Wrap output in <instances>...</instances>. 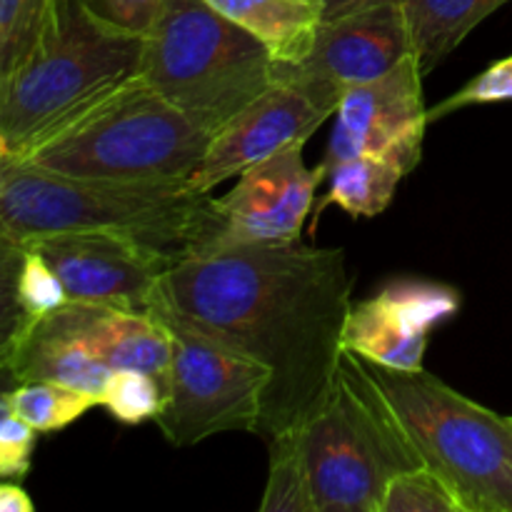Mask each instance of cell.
Instances as JSON below:
<instances>
[{
  "label": "cell",
  "instance_id": "cell-3",
  "mask_svg": "<svg viewBox=\"0 0 512 512\" xmlns=\"http://www.w3.org/2000/svg\"><path fill=\"white\" fill-rule=\"evenodd\" d=\"M145 38L88 8L58 0L43 40L0 95V135L8 158H23L140 78Z\"/></svg>",
  "mask_w": 512,
  "mask_h": 512
},
{
  "label": "cell",
  "instance_id": "cell-13",
  "mask_svg": "<svg viewBox=\"0 0 512 512\" xmlns=\"http://www.w3.org/2000/svg\"><path fill=\"white\" fill-rule=\"evenodd\" d=\"M328 118L330 113L308 95L273 83L210 138L203 163L190 175V188L210 193L215 185L238 178L288 145L305 143Z\"/></svg>",
  "mask_w": 512,
  "mask_h": 512
},
{
  "label": "cell",
  "instance_id": "cell-32",
  "mask_svg": "<svg viewBox=\"0 0 512 512\" xmlns=\"http://www.w3.org/2000/svg\"><path fill=\"white\" fill-rule=\"evenodd\" d=\"M8 145H5V140H3V135H0V170H3V165H5V160H8Z\"/></svg>",
  "mask_w": 512,
  "mask_h": 512
},
{
  "label": "cell",
  "instance_id": "cell-19",
  "mask_svg": "<svg viewBox=\"0 0 512 512\" xmlns=\"http://www.w3.org/2000/svg\"><path fill=\"white\" fill-rule=\"evenodd\" d=\"M58 0H0V95L43 40Z\"/></svg>",
  "mask_w": 512,
  "mask_h": 512
},
{
  "label": "cell",
  "instance_id": "cell-12",
  "mask_svg": "<svg viewBox=\"0 0 512 512\" xmlns=\"http://www.w3.org/2000/svg\"><path fill=\"white\" fill-rule=\"evenodd\" d=\"M303 145L293 143L253 165L230 193L213 198L215 233L205 253L298 243L320 185L315 168L305 165Z\"/></svg>",
  "mask_w": 512,
  "mask_h": 512
},
{
  "label": "cell",
  "instance_id": "cell-22",
  "mask_svg": "<svg viewBox=\"0 0 512 512\" xmlns=\"http://www.w3.org/2000/svg\"><path fill=\"white\" fill-rule=\"evenodd\" d=\"M378 512H463V505L433 468L420 465L390 478Z\"/></svg>",
  "mask_w": 512,
  "mask_h": 512
},
{
  "label": "cell",
  "instance_id": "cell-11",
  "mask_svg": "<svg viewBox=\"0 0 512 512\" xmlns=\"http://www.w3.org/2000/svg\"><path fill=\"white\" fill-rule=\"evenodd\" d=\"M25 248L43 255L73 303L135 313H150L160 278L178 260L130 235L98 230L43 235L28 240Z\"/></svg>",
  "mask_w": 512,
  "mask_h": 512
},
{
  "label": "cell",
  "instance_id": "cell-31",
  "mask_svg": "<svg viewBox=\"0 0 512 512\" xmlns=\"http://www.w3.org/2000/svg\"><path fill=\"white\" fill-rule=\"evenodd\" d=\"M18 375H15L13 365H0V415L8 413V395L13 393L18 385Z\"/></svg>",
  "mask_w": 512,
  "mask_h": 512
},
{
  "label": "cell",
  "instance_id": "cell-29",
  "mask_svg": "<svg viewBox=\"0 0 512 512\" xmlns=\"http://www.w3.org/2000/svg\"><path fill=\"white\" fill-rule=\"evenodd\" d=\"M33 500L15 480H0V512H33Z\"/></svg>",
  "mask_w": 512,
  "mask_h": 512
},
{
  "label": "cell",
  "instance_id": "cell-23",
  "mask_svg": "<svg viewBox=\"0 0 512 512\" xmlns=\"http://www.w3.org/2000/svg\"><path fill=\"white\" fill-rule=\"evenodd\" d=\"M25 245L0 238V365H13L25 330L33 323L18 293Z\"/></svg>",
  "mask_w": 512,
  "mask_h": 512
},
{
  "label": "cell",
  "instance_id": "cell-14",
  "mask_svg": "<svg viewBox=\"0 0 512 512\" xmlns=\"http://www.w3.org/2000/svg\"><path fill=\"white\" fill-rule=\"evenodd\" d=\"M220 15L258 38L278 65L310 53L325 18L323 0H205Z\"/></svg>",
  "mask_w": 512,
  "mask_h": 512
},
{
  "label": "cell",
  "instance_id": "cell-28",
  "mask_svg": "<svg viewBox=\"0 0 512 512\" xmlns=\"http://www.w3.org/2000/svg\"><path fill=\"white\" fill-rule=\"evenodd\" d=\"M85 3L105 23L145 38L153 30L165 0H85Z\"/></svg>",
  "mask_w": 512,
  "mask_h": 512
},
{
  "label": "cell",
  "instance_id": "cell-24",
  "mask_svg": "<svg viewBox=\"0 0 512 512\" xmlns=\"http://www.w3.org/2000/svg\"><path fill=\"white\" fill-rule=\"evenodd\" d=\"M165 403V380L143 370H115L105 388L103 405L115 420L125 425H138L155 420Z\"/></svg>",
  "mask_w": 512,
  "mask_h": 512
},
{
  "label": "cell",
  "instance_id": "cell-1",
  "mask_svg": "<svg viewBox=\"0 0 512 512\" xmlns=\"http://www.w3.org/2000/svg\"><path fill=\"white\" fill-rule=\"evenodd\" d=\"M353 275L340 248H225L163 273L150 313H168L270 370L258 433L303 430L328 400L343 355Z\"/></svg>",
  "mask_w": 512,
  "mask_h": 512
},
{
  "label": "cell",
  "instance_id": "cell-25",
  "mask_svg": "<svg viewBox=\"0 0 512 512\" xmlns=\"http://www.w3.org/2000/svg\"><path fill=\"white\" fill-rule=\"evenodd\" d=\"M505 100H512V55L495 60L483 73L475 75L470 83H465L458 93L430 108L428 120L445 118V115L458 113L460 108H468V105L505 103Z\"/></svg>",
  "mask_w": 512,
  "mask_h": 512
},
{
  "label": "cell",
  "instance_id": "cell-27",
  "mask_svg": "<svg viewBox=\"0 0 512 512\" xmlns=\"http://www.w3.org/2000/svg\"><path fill=\"white\" fill-rule=\"evenodd\" d=\"M38 430L18 415H0V480H23L30 470Z\"/></svg>",
  "mask_w": 512,
  "mask_h": 512
},
{
  "label": "cell",
  "instance_id": "cell-8",
  "mask_svg": "<svg viewBox=\"0 0 512 512\" xmlns=\"http://www.w3.org/2000/svg\"><path fill=\"white\" fill-rule=\"evenodd\" d=\"M170 333L165 403L155 415L175 448L220 433H258L270 370L168 313H153Z\"/></svg>",
  "mask_w": 512,
  "mask_h": 512
},
{
  "label": "cell",
  "instance_id": "cell-6",
  "mask_svg": "<svg viewBox=\"0 0 512 512\" xmlns=\"http://www.w3.org/2000/svg\"><path fill=\"white\" fill-rule=\"evenodd\" d=\"M210 135L173 103L133 80L23 158L60 175L93 180H190Z\"/></svg>",
  "mask_w": 512,
  "mask_h": 512
},
{
  "label": "cell",
  "instance_id": "cell-10",
  "mask_svg": "<svg viewBox=\"0 0 512 512\" xmlns=\"http://www.w3.org/2000/svg\"><path fill=\"white\" fill-rule=\"evenodd\" d=\"M335 113L328 150L315 168L320 183L335 165L355 155H378L400 165L405 175L418 168L430 120L423 100V70L415 55L383 78L350 88Z\"/></svg>",
  "mask_w": 512,
  "mask_h": 512
},
{
  "label": "cell",
  "instance_id": "cell-4",
  "mask_svg": "<svg viewBox=\"0 0 512 512\" xmlns=\"http://www.w3.org/2000/svg\"><path fill=\"white\" fill-rule=\"evenodd\" d=\"M140 78L213 138L275 83V60L205 0H165Z\"/></svg>",
  "mask_w": 512,
  "mask_h": 512
},
{
  "label": "cell",
  "instance_id": "cell-20",
  "mask_svg": "<svg viewBox=\"0 0 512 512\" xmlns=\"http://www.w3.org/2000/svg\"><path fill=\"white\" fill-rule=\"evenodd\" d=\"M375 295L403 323H408L410 328L423 335H430V330L443 325L445 320L455 318L460 310V303H463L458 290L450 288V285L418 278L390 280Z\"/></svg>",
  "mask_w": 512,
  "mask_h": 512
},
{
  "label": "cell",
  "instance_id": "cell-9",
  "mask_svg": "<svg viewBox=\"0 0 512 512\" xmlns=\"http://www.w3.org/2000/svg\"><path fill=\"white\" fill-rule=\"evenodd\" d=\"M410 55L415 48L403 0H388L325 18L300 63H275V83L300 90L333 115L350 88L383 78Z\"/></svg>",
  "mask_w": 512,
  "mask_h": 512
},
{
  "label": "cell",
  "instance_id": "cell-18",
  "mask_svg": "<svg viewBox=\"0 0 512 512\" xmlns=\"http://www.w3.org/2000/svg\"><path fill=\"white\" fill-rule=\"evenodd\" d=\"M95 405L98 403L90 395L63 383H53V380L18 383L8 395V413L18 415L38 433H55V430L68 428Z\"/></svg>",
  "mask_w": 512,
  "mask_h": 512
},
{
  "label": "cell",
  "instance_id": "cell-26",
  "mask_svg": "<svg viewBox=\"0 0 512 512\" xmlns=\"http://www.w3.org/2000/svg\"><path fill=\"white\" fill-rule=\"evenodd\" d=\"M18 293L33 320L68 303V295H65V288L58 275H55V270L45 263L43 255H38L30 248H25L23 268H20L18 278Z\"/></svg>",
  "mask_w": 512,
  "mask_h": 512
},
{
  "label": "cell",
  "instance_id": "cell-17",
  "mask_svg": "<svg viewBox=\"0 0 512 512\" xmlns=\"http://www.w3.org/2000/svg\"><path fill=\"white\" fill-rule=\"evenodd\" d=\"M405 170L378 155H355L328 173L325 198L313 205V228L328 205H338L350 218H375L393 200Z\"/></svg>",
  "mask_w": 512,
  "mask_h": 512
},
{
  "label": "cell",
  "instance_id": "cell-33",
  "mask_svg": "<svg viewBox=\"0 0 512 512\" xmlns=\"http://www.w3.org/2000/svg\"><path fill=\"white\" fill-rule=\"evenodd\" d=\"M510 423H512V415H510Z\"/></svg>",
  "mask_w": 512,
  "mask_h": 512
},
{
  "label": "cell",
  "instance_id": "cell-21",
  "mask_svg": "<svg viewBox=\"0 0 512 512\" xmlns=\"http://www.w3.org/2000/svg\"><path fill=\"white\" fill-rule=\"evenodd\" d=\"M270 470L260 512H315L300 430L270 440Z\"/></svg>",
  "mask_w": 512,
  "mask_h": 512
},
{
  "label": "cell",
  "instance_id": "cell-30",
  "mask_svg": "<svg viewBox=\"0 0 512 512\" xmlns=\"http://www.w3.org/2000/svg\"><path fill=\"white\" fill-rule=\"evenodd\" d=\"M323 3H325V18H338V15L353 13V10L368 8V5L388 3V0H323Z\"/></svg>",
  "mask_w": 512,
  "mask_h": 512
},
{
  "label": "cell",
  "instance_id": "cell-15",
  "mask_svg": "<svg viewBox=\"0 0 512 512\" xmlns=\"http://www.w3.org/2000/svg\"><path fill=\"white\" fill-rule=\"evenodd\" d=\"M428 335L398 318L378 295L353 303L343 325V350L395 370L423 368Z\"/></svg>",
  "mask_w": 512,
  "mask_h": 512
},
{
  "label": "cell",
  "instance_id": "cell-2",
  "mask_svg": "<svg viewBox=\"0 0 512 512\" xmlns=\"http://www.w3.org/2000/svg\"><path fill=\"white\" fill-rule=\"evenodd\" d=\"M120 233L175 258L208 250L213 198L190 180H93L5 160L0 170V238L15 243L55 233Z\"/></svg>",
  "mask_w": 512,
  "mask_h": 512
},
{
  "label": "cell",
  "instance_id": "cell-16",
  "mask_svg": "<svg viewBox=\"0 0 512 512\" xmlns=\"http://www.w3.org/2000/svg\"><path fill=\"white\" fill-rule=\"evenodd\" d=\"M510 0H403L415 58L428 75L478 23Z\"/></svg>",
  "mask_w": 512,
  "mask_h": 512
},
{
  "label": "cell",
  "instance_id": "cell-5",
  "mask_svg": "<svg viewBox=\"0 0 512 512\" xmlns=\"http://www.w3.org/2000/svg\"><path fill=\"white\" fill-rule=\"evenodd\" d=\"M360 363L423 465L453 488L463 512H512L510 415L465 398L425 368L395 370L365 358Z\"/></svg>",
  "mask_w": 512,
  "mask_h": 512
},
{
  "label": "cell",
  "instance_id": "cell-7",
  "mask_svg": "<svg viewBox=\"0 0 512 512\" xmlns=\"http://www.w3.org/2000/svg\"><path fill=\"white\" fill-rule=\"evenodd\" d=\"M315 512H378L385 485L420 468L418 450L353 350H343L320 413L300 430Z\"/></svg>",
  "mask_w": 512,
  "mask_h": 512
}]
</instances>
